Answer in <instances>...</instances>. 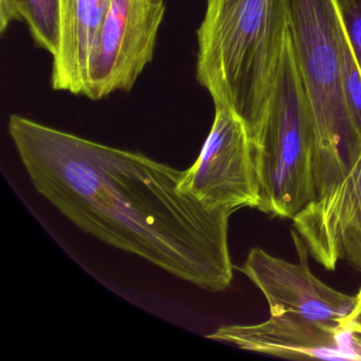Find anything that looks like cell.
<instances>
[{"label": "cell", "mask_w": 361, "mask_h": 361, "mask_svg": "<svg viewBox=\"0 0 361 361\" xmlns=\"http://www.w3.org/2000/svg\"><path fill=\"white\" fill-rule=\"evenodd\" d=\"M9 135L37 193L71 223L210 293L233 280L232 209H210L181 190L185 171L22 116Z\"/></svg>", "instance_id": "obj_1"}, {"label": "cell", "mask_w": 361, "mask_h": 361, "mask_svg": "<svg viewBox=\"0 0 361 361\" xmlns=\"http://www.w3.org/2000/svg\"><path fill=\"white\" fill-rule=\"evenodd\" d=\"M290 32V0H207L197 30L196 78L246 126L259 130Z\"/></svg>", "instance_id": "obj_2"}, {"label": "cell", "mask_w": 361, "mask_h": 361, "mask_svg": "<svg viewBox=\"0 0 361 361\" xmlns=\"http://www.w3.org/2000/svg\"><path fill=\"white\" fill-rule=\"evenodd\" d=\"M290 33L314 122L316 197L337 185L361 153L341 92L342 24L337 0H290Z\"/></svg>", "instance_id": "obj_3"}, {"label": "cell", "mask_w": 361, "mask_h": 361, "mask_svg": "<svg viewBox=\"0 0 361 361\" xmlns=\"http://www.w3.org/2000/svg\"><path fill=\"white\" fill-rule=\"evenodd\" d=\"M250 143L259 195L257 210L293 219L316 198V192L312 107L290 32L274 96Z\"/></svg>", "instance_id": "obj_4"}, {"label": "cell", "mask_w": 361, "mask_h": 361, "mask_svg": "<svg viewBox=\"0 0 361 361\" xmlns=\"http://www.w3.org/2000/svg\"><path fill=\"white\" fill-rule=\"evenodd\" d=\"M164 0H111L86 67L83 96L101 100L128 92L152 62Z\"/></svg>", "instance_id": "obj_5"}, {"label": "cell", "mask_w": 361, "mask_h": 361, "mask_svg": "<svg viewBox=\"0 0 361 361\" xmlns=\"http://www.w3.org/2000/svg\"><path fill=\"white\" fill-rule=\"evenodd\" d=\"M180 187L210 209L259 206L250 138L242 120L229 109L215 107L210 133L197 159L185 171Z\"/></svg>", "instance_id": "obj_6"}, {"label": "cell", "mask_w": 361, "mask_h": 361, "mask_svg": "<svg viewBox=\"0 0 361 361\" xmlns=\"http://www.w3.org/2000/svg\"><path fill=\"white\" fill-rule=\"evenodd\" d=\"M290 234L298 263L255 247L238 270L263 293L270 316L293 312L312 320L341 325L354 310L357 295L336 290L319 280L310 270L305 242L295 229L290 230Z\"/></svg>", "instance_id": "obj_7"}, {"label": "cell", "mask_w": 361, "mask_h": 361, "mask_svg": "<svg viewBox=\"0 0 361 361\" xmlns=\"http://www.w3.org/2000/svg\"><path fill=\"white\" fill-rule=\"evenodd\" d=\"M236 348L284 359L361 360L341 325L287 312L257 324L228 325L207 336Z\"/></svg>", "instance_id": "obj_8"}, {"label": "cell", "mask_w": 361, "mask_h": 361, "mask_svg": "<svg viewBox=\"0 0 361 361\" xmlns=\"http://www.w3.org/2000/svg\"><path fill=\"white\" fill-rule=\"evenodd\" d=\"M356 176L357 161L342 180L293 217V229L308 252L327 270H335L342 261L361 271V204Z\"/></svg>", "instance_id": "obj_9"}, {"label": "cell", "mask_w": 361, "mask_h": 361, "mask_svg": "<svg viewBox=\"0 0 361 361\" xmlns=\"http://www.w3.org/2000/svg\"><path fill=\"white\" fill-rule=\"evenodd\" d=\"M60 42L54 56L51 86L59 92L83 94L88 56L111 0H60Z\"/></svg>", "instance_id": "obj_10"}, {"label": "cell", "mask_w": 361, "mask_h": 361, "mask_svg": "<svg viewBox=\"0 0 361 361\" xmlns=\"http://www.w3.org/2000/svg\"><path fill=\"white\" fill-rule=\"evenodd\" d=\"M27 25L39 47L56 54L60 42V0H0V29L5 32L11 23Z\"/></svg>", "instance_id": "obj_11"}, {"label": "cell", "mask_w": 361, "mask_h": 361, "mask_svg": "<svg viewBox=\"0 0 361 361\" xmlns=\"http://www.w3.org/2000/svg\"><path fill=\"white\" fill-rule=\"evenodd\" d=\"M341 92L350 121L361 136V71L343 27L341 39Z\"/></svg>", "instance_id": "obj_12"}, {"label": "cell", "mask_w": 361, "mask_h": 361, "mask_svg": "<svg viewBox=\"0 0 361 361\" xmlns=\"http://www.w3.org/2000/svg\"><path fill=\"white\" fill-rule=\"evenodd\" d=\"M342 27L361 71V0H337Z\"/></svg>", "instance_id": "obj_13"}, {"label": "cell", "mask_w": 361, "mask_h": 361, "mask_svg": "<svg viewBox=\"0 0 361 361\" xmlns=\"http://www.w3.org/2000/svg\"><path fill=\"white\" fill-rule=\"evenodd\" d=\"M357 192H358L359 200L361 204V153L357 160V176H356Z\"/></svg>", "instance_id": "obj_14"}, {"label": "cell", "mask_w": 361, "mask_h": 361, "mask_svg": "<svg viewBox=\"0 0 361 361\" xmlns=\"http://www.w3.org/2000/svg\"><path fill=\"white\" fill-rule=\"evenodd\" d=\"M357 304H361V289L358 291V293H357Z\"/></svg>", "instance_id": "obj_15"}]
</instances>
